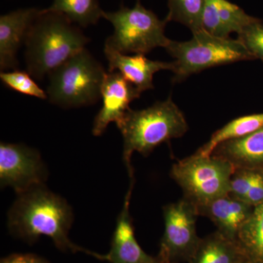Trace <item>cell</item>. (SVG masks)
Returning a JSON list of instances; mask_svg holds the SVG:
<instances>
[{
    "mask_svg": "<svg viewBox=\"0 0 263 263\" xmlns=\"http://www.w3.org/2000/svg\"><path fill=\"white\" fill-rule=\"evenodd\" d=\"M8 215L12 233L33 242L41 235L50 237L62 250L86 252L72 243L68 234L74 220L72 208L67 200L52 193L46 185H38L18 194Z\"/></svg>",
    "mask_w": 263,
    "mask_h": 263,
    "instance_id": "6da1fadb",
    "label": "cell"
},
{
    "mask_svg": "<svg viewBox=\"0 0 263 263\" xmlns=\"http://www.w3.org/2000/svg\"><path fill=\"white\" fill-rule=\"evenodd\" d=\"M89 41V38L62 13L41 10L24 43L27 72L33 79L41 80L84 49Z\"/></svg>",
    "mask_w": 263,
    "mask_h": 263,
    "instance_id": "7a4b0ae2",
    "label": "cell"
},
{
    "mask_svg": "<svg viewBox=\"0 0 263 263\" xmlns=\"http://www.w3.org/2000/svg\"><path fill=\"white\" fill-rule=\"evenodd\" d=\"M124 139L123 160L133 176L131 157L137 152L147 157L162 143L181 138L189 129L186 118L170 96L143 110L130 108L117 123Z\"/></svg>",
    "mask_w": 263,
    "mask_h": 263,
    "instance_id": "3957f363",
    "label": "cell"
},
{
    "mask_svg": "<svg viewBox=\"0 0 263 263\" xmlns=\"http://www.w3.org/2000/svg\"><path fill=\"white\" fill-rule=\"evenodd\" d=\"M106 73L100 62L84 48L48 75V100L65 108L93 105L101 98Z\"/></svg>",
    "mask_w": 263,
    "mask_h": 263,
    "instance_id": "277c9868",
    "label": "cell"
},
{
    "mask_svg": "<svg viewBox=\"0 0 263 263\" xmlns=\"http://www.w3.org/2000/svg\"><path fill=\"white\" fill-rule=\"evenodd\" d=\"M184 42L171 41L166 51L175 58L173 82L179 83L210 67L254 60L240 41L212 35L203 29Z\"/></svg>",
    "mask_w": 263,
    "mask_h": 263,
    "instance_id": "5b68a950",
    "label": "cell"
},
{
    "mask_svg": "<svg viewBox=\"0 0 263 263\" xmlns=\"http://www.w3.org/2000/svg\"><path fill=\"white\" fill-rule=\"evenodd\" d=\"M103 18L110 22L114 29L105 41V48L123 54H146L168 44L170 39L164 34L167 22L146 9L141 0H136L133 8L122 6L117 11H104Z\"/></svg>",
    "mask_w": 263,
    "mask_h": 263,
    "instance_id": "8992f818",
    "label": "cell"
},
{
    "mask_svg": "<svg viewBox=\"0 0 263 263\" xmlns=\"http://www.w3.org/2000/svg\"><path fill=\"white\" fill-rule=\"evenodd\" d=\"M233 171L228 161L195 153L175 163L171 176L182 189L183 198L196 209L229 194Z\"/></svg>",
    "mask_w": 263,
    "mask_h": 263,
    "instance_id": "52a82bcc",
    "label": "cell"
},
{
    "mask_svg": "<svg viewBox=\"0 0 263 263\" xmlns=\"http://www.w3.org/2000/svg\"><path fill=\"white\" fill-rule=\"evenodd\" d=\"M164 233L159 258L162 263L190 259L200 243L196 209L184 198L163 207Z\"/></svg>",
    "mask_w": 263,
    "mask_h": 263,
    "instance_id": "ba28073f",
    "label": "cell"
},
{
    "mask_svg": "<svg viewBox=\"0 0 263 263\" xmlns=\"http://www.w3.org/2000/svg\"><path fill=\"white\" fill-rule=\"evenodd\" d=\"M48 171L37 150L24 144H0V184L17 195L45 184Z\"/></svg>",
    "mask_w": 263,
    "mask_h": 263,
    "instance_id": "9c48e42d",
    "label": "cell"
},
{
    "mask_svg": "<svg viewBox=\"0 0 263 263\" xmlns=\"http://www.w3.org/2000/svg\"><path fill=\"white\" fill-rule=\"evenodd\" d=\"M141 93L117 71L107 72L102 86L103 107L95 117L92 134L101 136L110 123L117 124L129 110L131 102L139 98Z\"/></svg>",
    "mask_w": 263,
    "mask_h": 263,
    "instance_id": "30bf717a",
    "label": "cell"
},
{
    "mask_svg": "<svg viewBox=\"0 0 263 263\" xmlns=\"http://www.w3.org/2000/svg\"><path fill=\"white\" fill-rule=\"evenodd\" d=\"M134 181V179H131L130 186L124 198L122 212L118 217L111 249L107 255L100 254L99 259L110 263H162L159 257L155 258L147 254L135 238L133 219L129 214Z\"/></svg>",
    "mask_w": 263,
    "mask_h": 263,
    "instance_id": "8fae6325",
    "label": "cell"
},
{
    "mask_svg": "<svg viewBox=\"0 0 263 263\" xmlns=\"http://www.w3.org/2000/svg\"><path fill=\"white\" fill-rule=\"evenodd\" d=\"M41 10L30 8L10 12L0 17V68L18 70L17 53L25 43L31 25Z\"/></svg>",
    "mask_w": 263,
    "mask_h": 263,
    "instance_id": "7c38bea8",
    "label": "cell"
},
{
    "mask_svg": "<svg viewBox=\"0 0 263 263\" xmlns=\"http://www.w3.org/2000/svg\"><path fill=\"white\" fill-rule=\"evenodd\" d=\"M104 52L108 62V72L117 71L141 92L155 88L153 77L156 72L174 68V62L154 61L145 54L128 56L107 48H104Z\"/></svg>",
    "mask_w": 263,
    "mask_h": 263,
    "instance_id": "4fadbf2b",
    "label": "cell"
},
{
    "mask_svg": "<svg viewBox=\"0 0 263 263\" xmlns=\"http://www.w3.org/2000/svg\"><path fill=\"white\" fill-rule=\"evenodd\" d=\"M259 21L228 0H204L202 28L216 37L228 38L232 32L238 34L246 27Z\"/></svg>",
    "mask_w": 263,
    "mask_h": 263,
    "instance_id": "5bb4252c",
    "label": "cell"
},
{
    "mask_svg": "<svg viewBox=\"0 0 263 263\" xmlns=\"http://www.w3.org/2000/svg\"><path fill=\"white\" fill-rule=\"evenodd\" d=\"M253 210L254 206L230 196L229 194L196 208L198 216L209 218L217 227L218 231L234 240L238 239L240 228Z\"/></svg>",
    "mask_w": 263,
    "mask_h": 263,
    "instance_id": "9a60e30c",
    "label": "cell"
},
{
    "mask_svg": "<svg viewBox=\"0 0 263 263\" xmlns=\"http://www.w3.org/2000/svg\"><path fill=\"white\" fill-rule=\"evenodd\" d=\"M212 155L228 161L234 168L263 171V127L242 138L223 142Z\"/></svg>",
    "mask_w": 263,
    "mask_h": 263,
    "instance_id": "2e32d148",
    "label": "cell"
},
{
    "mask_svg": "<svg viewBox=\"0 0 263 263\" xmlns=\"http://www.w3.org/2000/svg\"><path fill=\"white\" fill-rule=\"evenodd\" d=\"M245 256L237 240L216 231L200 240L190 263H235Z\"/></svg>",
    "mask_w": 263,
    "mask_h": 263,
    "instance_id": "e0dca14e",
    "label": "cell"
},
{
    "mask_svg": "<svg viewBox=\"0 0 263 263\" xmlns=\"http://www.w3.org/2000/svg\"><path fill=\"white\" fill-rule=\"evenodd\" d=\"M262 127L263 114L237 118L215 132L210 140L195 153L202 156L212 155L213 151L223 142L242 138Z\"/></svg>",
    "mask_w": 263,
    "mask_h": 263,
    "instance_id": "ac0fdd59",
    "label": "cell"
},
{
    "mask_svg": "<svg viewBox=\"0 0 263 263\" xmlns=\"http://www.w3.org/2000/svg\"><path fill=\"white\" fill-rule=\"evenodd\" d=\"M238 243L254 263H263V201L254 207L252 215L240 228Z\"/></svg>",
    "mask_w": 263,
    "mask_h": 263,
    "instance_id": "d6986e66",
    "label": "cell"
},
{
    "mask_svg": "<svg viewBox=\"0 0 263 263\" xmlns=\"http://www.w3.org/2000/svg\"><path fill=\"white\" fill-rule=\"evenodd\" d=\"M47 9L62 13L72 23L84 28L98 23L104 13L98 0H53Z\"/></svg>",
    "mask_w": 263,
    "mask_h": 263,
    "instance_id": "ffe728a7",
    "label": "cell"
},
{
    "mask_svg": "<svg viewBox=\"0 0 263 263\" xmlns=\"http://www.w3.org/2000/svg\"><path fill=\"white\" fill-rule=\"evenodd\" d=\"M204 0H168L169 13L166 22H179L187 27L192 32L201 30Z\"/></svg>",
    "mask_w": 263,
    "mask_h": 263,
    "instance_id": "44dd1931",
    "label": "cell"
},
{
    "mask_svg": "<svg viewBox=\"0 0 263 263\" xmlns=\"http://www.w3.org/2000/svg\"><path fill=\"white\" fill-rule=\"evenodd\" d=\"M0 79L5 86L15 91L29 96L46 100L47 93L43 91L34 81L29 72L15 70L2 71Z\"/></svg>",
    "mask_w": 263,
    "mask_h": 263,
    "instance_id": "7402d4cb",
    "label": "cell"
},
{
    "mask_svg": "<svg viewBox=\"0 0 263 263\" xmlns=\"http://www.w3.org/2000/svg\"><path fill=\"white\" fill-rule=\"evenodd\" d=\"M238 41L253 55L263 62V24L260 20L250 24L238 34Z\"/></svg>",
    "mask_w": 263,
    "mask_h": 263,
    "instance_id": "603a6c76",
    "label": "cell"
},
{
    "mask_svg": "<svg viewBox=\"0 0 263 263\" xmlns=\"http://www.w3.org/2000/svg\"><path fill=\"white\" fill-rule=\"evenodd\" d=\"M257 172V170L234 168L230 179V196L243 201L253 184Z\"/></svg>",
    "mask_w": 263,
    "mask_h": 263,
    "instance_id": "cb8c5ba5",
    "label": "cell"
},
{
    "mask_svg": "<svg viewBox=\"0 0 263 263\" xmlns=\"http://www.w3.org/2000/svg\"><path fill=\"white\" fill-rule=\"evenodd\" d=\"M263 201V171H257L253 184L247 193L243 202L256 206Z\"/></svg>",
    "mask_w": 263,
    "mask_h": 263,
    "instance_id": "d4e9b609",
    "label": "cell"
},
{
    "mask_svg": "<svg viewBox=\"0 0 263 263\" xmlns=\"http://www.w3.org/2000/svg\"><path fill=\"white\" fill-rule=\"evenodd\" d=\"M1 263H49L34 254H13L3 259Z\"/></svg>",
    "mask_w": 263,
    "mask_h": 263,
    "instance_id": "484cf974",
    "label": "cell"
},
{
    "mask_svg": "<svg viewBox=\"0 0 263 263\" xmlns=\"http://www.w3.org/2000/svg\"><path fill=\"white\" fill-rule=\"evenodd\" d=\"M235 263H254L252 262V260H251L250 259L248 258V257H247V256H243V257H241L240 259H238L237 262H235Z\"/></svg>",
    "mask_w": 263,
    "mask_h": 263,
    "instance_id": "4316f807",
    "label": "cell"
}]
</instances>
